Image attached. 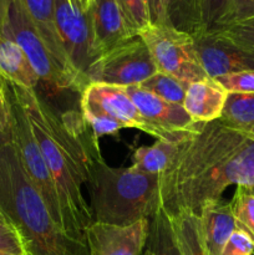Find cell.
Segmentation results:
<instances>
[{
  "mask_svg": "<svg viewBox=\"0 0 254 255\" xmlns=\"http://www.w3.org/2000/svg\"><path fill=\"white\" fill-rule=\"evenodd\" d=\"M0 207L21 237L26 255H91L86 242L52 219L25 173L11 136L0 146Z\"/></svg>",
  "mask_w": 254,
  "mask_h": 255,
  "instance_id": "3957f363",
  "label": "cell"
},
{
  "mask_svg": "<svg viewBox=\"0 0 254 255\" xmlns=\"http://www.w3.org/2000/svg\"><path fill=\"white\" fill-rule=\"evenodd\" d=\"M211 31L218 32L238 46L254 52V17L238 22V24L222 27V29L211 30Z\"/></svg>",
  "mask_w": 254,
  "mask_h": 255,
  "instance_id": "83f0119b",
  "label": "cell"
},
{
  "mask_svg": "<svg viewBox=\"0 0 254 255\" xmlns=\"http://www.w3.org/2000/svg\"><path fill=\"white\" fill-rule=\"evenodd\" d=\"M141 255H153V254H152V252L149 251V249H147V251H144Z\"/></svg>",
  "mask_w": 254,
  "mask_h": 255,
  "instance_id": "f35d334b",
  "label": "cell"
},
{
  "mask_svg": "<svg viewBox=\"0 0 254 255\" xmlns=\"http://www.w3.org/2000/svg\"><path fill=\"white\" fill-rule=\"evenodd\" d=\"M125 90L143 119L159 131L164 141L179 143L203 126V122L193 121L183 105L164 101L138 85L127 86Z\"/></svg>",
  "mask_w": 254,
  "mask_h": 255,
  "instance_id": "30bf717a",
  "label": "cell"
},
{
  "mask_svg": "<svg viewBox=\"0 0 254 255\" xmlns=\"http://www.w3.org/2000/svg\"><path fill=\"white\" fill-rule=\"evenodd\" d=\"M148 233L149 219L125 227L92 222L84 232L91 255H141Z\"/></svg>",
  "mask_w": 254,
  "mask_h": 255,
  "instance_id": "4fadbf2b",
  "label": "cell"
},
{
  "mask_svg": "<svg viewBox=\"0 0 254 255\" xmlns=\"http://www.w3.org/2000/svg\"><path fill=\"white\" fill-rule=\"evenodd\" d=\"M177 152V143L157 139L151 146H142L132 154V168L146 174L163 173Z\"/></svg>",
  "mask_w": 254,
  "mask_h": 255,
  "instance_id": "ffe728a7",
  "label": "cell"
},
{
  "mask_svg": "<svg viewBox=\"0 0 254 255\" xmlns=\"http://www.w3.org/2000/svg\"><path fill=\"white\" fill-rule=\"evenodd\" d=\"M10 126V102L6 92L5 79L0 75V132H5Z\"/></svg>",
  "mask_w": 254,
  "mask_h": 255,
  "instance_id": "836d02e7",
  "label": "cell"
},
{
  "mask_svg": "<svg viewBox=\"0 0 254 255\" xmlns=\"http://www.w3.org/2000/svg\"><path fill=\"white\" fill-rule=\"evenodd\" d=\"M227 0H202V31L209 30L221 19Z\"/></svg>",
  "mask_w": 254,
  "mask_h": 255,
  "instance_id": "1f68e13d",
  "label": "cell"
},
{
  "mask_svg": "<svg viewBox=\"0 0 254 255\" xmlns=\"http://www.w3.org/2000/svg\"><path fill=\"white\" fill-rule=\"evenodd\" d=\"M228 94L212 77L189 85L186 90L183 107L196 122L216 121L221 119Z\"/></svg>",
  "mask_w": 254,
  "mask_h": 255,
  "instance_id": "e0dca14e",
  "label": "cell"
},
{
  "mask_svg": "<svg viewBox=\"0 0 254 255\" xmlns=\"http://www.w3.org/2000/svg\"><path fill=\"white\" fill-rule=\"evenodd\" d=\"M76 1L79 2L80 5H81V7H82V9L87 10V9H89V6H90V2H91V0H76Z\"/></svg>",
  "mask_w": 254,
  "mask_h": 255,
  "instance_id": "74e56055",
  "label": "cell"
},
{
  "mask_svg": "<svg viewBox=\"0 0 254 255\" xmlns=\"http://www.w3.org/2000/svg\"><path fill=\"white\" fill-rule=\"evenodd\" d=\"M138 86H141L142 89L151 92V94L156 95L157 97L164 100V101L183 105L187 89L181 82L177 81L174 77L169 76V75L157 71L156 74L152 75L149 79H147Z\"/></svg>",
  "mask_w": 254,
  "mask_h": 255,
  "instance_id": "d4e9b609",
  "label": "cell"
},
{
  "mask_svg": "<svg viewBox=\"0 0 254 255\" xmlns=\"http://www.w3.org/2000/svg\"><path fill=\"white\" fill-rule=\"evenodd\" d=\"M168 24L196 35L202 31V0H166Z\"/></svg>",
  "mask_w": 254,
  "mask_h": 255,
  "instance_id": "603a6c76",
  "label": "cell"
},
{
  "mask_svg": "<svg viewBox=\"0 0 254 255\" xmlns=\"http://www.w3.org/2000/svg\"><path fill=\"white\" fill-rule=\"evenodd\" d=\"M202 67L208 77L254 70V52L238 46L221 34L211 30L192 35Z\"/></svg>",
  "mask_w": 254,
  "mask_h": 255,
  "instance_id": "7c38bea8",
  "label": "cell"
},
{
  "mask_svg": "<svg viewBox=\"0 0 254 255\" xmlns=\"http://www.w3.org/2000/svg\"><path fill=\"white\" fill-rule=\"evenodd\" d=\"M10 1H11V0H0V37H1L2 27H4L5 20H6Z\"/></svg>",
  "mask_w": 254,
  "mask_h": 255,
  "instance_id": "e575fe53",
  "label": "cell"
},
{
  "mask_svg": "<svg viewBox=\"0 0 254 255\" xmlns=\"http://www.w3.org/2000/svg\"><path fill=\"white\" fill-rule=\"evenodd\" d=\"M0 75L26 89L36 90L40 84V77L24 50L6 37H0Z\"/></svg>",
  "mask_w": 254,
  "mask_h": 255,
  "instance_id": "ac0fdd59",
  "label": "cell"
},
{
  "mask_svg": "<svg viewBox=\"0 0 254 255\" xmlns=\"http://www.w3.org/2000/svg\"><path fill=\"white\" fill-rule=\"evenodd\" d=\"M143 1L148 10L151 25H154V26L169 25L168 19H167L166 0H143Z\"/></svg>",
  "mask_w": 254,
  "mask_h": 255,
  "instance_id": "d6a6232c",
  "label": "cell"
},
{
  "mask_svg": "<svg viewBox=\"0 0 254 255\" xmlns=\"http://www.w3.org/2000/svg\"><path fill=\"white\" fill-rule=\"evenodd\" d=\"M252 188H253V191H254V187H252Z\"/></svg>",
  "mask_w": 254,
  "mask_h": 255,
  "instance_id": "60d3db41",
  "label": "cell"
},
{
  "mask_svg": "<svg viewBox=\"0 0 254 255\" xmlns=\"http://www.w3.org/2000/svg\"><path fill=\"white\" fill-rule=\"evenodd\" d=\"M20 2L26 14L29 15L34 26L36 27L40 37L54 59L56 66L71 82L75 91L82 92V90L85 89L84 82L70 65L57 34L56 25H55V0H20Z\"/></svg>",
  "mask_w": 254,
  "mask_h": 255,
  "instance_id": "5bb4252c",
  "label": "cell"
},
{
  "mask_svg": "<svg viewBox=\"0 0 254 255\" xmlns=\"http://www.w3.org/2000/svg\"><path fill=\"white\" fill-rule=\"evenodd\" d=\"M81 114L97 139H100V137L105 136V134H116L117 132L125 128L120 122L104 116V115L84 114V112H81Z\"/></svg>",
  "mask_w": 254,
  "mask_h": 255,
  "instance_id": "f546056e",
  "label": "cell"
},
{
  "mask_svg": "<svg viewBox=\"0 0 254 255\" xmlns=\"http://www.w3.org/2000/svg\"><path fill=\"white\" fill-rule=\"evenodd\" d=\"M254 17V0H227L221 19L209 30L222 29Z\"/></svg>",
  "mask_w": 254,
  "mask_h": 255,
  "instance_id": "4316f807",
  "label": "cell"
},
{
  "mask_svg": "<svg viewBox=\"0 0 254 255\" xmlns=\"http://www.w3.org/2000/svg\"><path fill=\"white\" fill-rule=\"evenodd\" d=\"M236 219L237 228L246 232L254 242V191L252 187L237 186L229 202Z\"/></svg>",
  "mask_w": 254,
  "mask_h": 255,
  "instance_id": "cb8c5ba5",
  "label": "cell"
},
{
  "mask_svg": "<svg viewBox=\"0 0 254 255\" xmlns=\"http://www.w3.org/2000/svg\"><path fill=\"white\" fill-rule=\"evenodd\" d=\"M157 71L169 75L184 87L208 77L202 67L193 36L169 25H149L139 32Z\"/></svg>",
  "mask_w": 254,
  "mask_h": 255,
  "instance_id": "8992f818",
  "label": "cell"
},
{
  "mask_svg": "<svg viewBox=\"0 0 254 255\" xmlns=\"http://www.w3.org/2000/svg\"><path fill=\"white\" fill-rule=\"evenodd\" d=\"M55 25L70 65L86 87L87 70L96 60L90 9L76 0H55Z\"/></svg>",
  "mask_w": 254,
  "mask_h": 255,
  "instance_id": "9c48e42d",
  "label": "cell"
},
{
  "mask_svg": "<svg viewBox=\"0 0 254 255\" xmlns=\"http://www.w3.org/2000/svg\"><path fill=\"white\" fill-rule=\"evenodd\" d=\"M156 72L148 47L142 37L136 35L97 57L87 70L86 80L87 85L127 87L141 85Z\"/></svg>",
  "mask_w": 254,
  "mask_h": 255,
  "instance_id": "52a82bcc",
  "label": "cell"
},
{
  "mask_svg": "<svg viewBox=\"0 0 254 255\" xmlns=\"http://www.w3.org/2000/svg\"><path fill=\"white\" fill-rule=\"evenodd\" d=\"M9 137H10L9 129H7V131H5V132H0V146H1V144L4 143V142L6 141Z\"/></svg>",
  "mask_w": 254,
  "mask_h": 255,
  "instance_id": "8d00e7d4",
  "label": "cell"
},
{
  "mask_svg": "<svg viewBox=\"0 0 254 255\" xmlns=\"http://www.w3.org/2000/svg\"><path fill=\"white\" fill-rule=\"evenodd\" d=\"M26 114L42 157L56 186L67 231L85 241V229L92 223L82 187L87 184V158L82 142L85 119L81 112L59 114L36 90L7 81Z\"/></svg>",
  "mask_w": 254,
  "mask_h": 255,
  "instance_id": "7a4b0ae2",
  "label": "cell"
},
{
  "mask_svg": "<svg viewBox=\"0 0 254 255\" xmlns=\"http://www.w3.org/2000/svg\"><path fill=\"white\" fill-rule=\"evenodd\" d=\"M229 186L254 187V138L218 119L177 143L171 164L158 174L159 203L169 216L198 213Z\"/></svg>",
  "mask_w": 254,
  "mask_h": 255,
  "instance_id": "6da1fadb",
  "label": "cell"
},
{
  "mask_svg": "<svg viewBox=\"0 0 254 255\" xmlns=\"http://www.w3.org/2000/svg\"><path fill=\"white\" fill-rule=\"evenodd\" d=\"M219 120L254 138V94L228 95Z\"/></svg>",
  "mask_w": 254,
  "mask_h": 255,
  "instance_id": "44dd1931",
  "label": "cell"
},
{
  "mask_svg": "<svg viewBox=\"0 0 254 255\" xmlns=\"http://www.w3.org/2000/svg\"><path fill=\"white\" fill-rule=\"evenodd\" d=\"M116 2L124 15L127 27L133 35H138L151 25L148 10L143 0H116Z\"/></svg>",
  "mask_w": 254,
  "mask_h": 255,
  "instance_id": "484cf974",
  "label": "cell"
},
{
  "mask_svg": "<svg viewBox=\"0 0 254 255\" xmlns=\"http://www.w3.org/2000/svg\"><path fill=\"white\" fill-rule=\"evenodd\" d=\"M81 112L104 115L120 122L125 128H137L154 138L163 139L159 131L143 119L125 87L89 84L81 92Z\"/></svg>",
  "mask_w": 254,
  "mask_h": 255,
  "instance_id": "8fae6325",
  "label": "cell"
},
{
  "mask_svg": "<svg viewBox=\"0 0 254 255\" xmlns=\"http://www.w3.org/2000/svg\"><path fill=\"white\" fill-rule=\"evenodd\" d=\"M5 85H6V92L10 102L9 132L10 136H11L12 143H14L17 154H19L22 167H24L25 173H26L27 178L30 179L32 186L35 187V189L40 193L41 198L44 199L52 219L64 231L69 233L64 214H62L59 196H57L56 186H55L51 173L47 168L46 162L42 157L39 144H37L34 133H32L31 126H30L26 114H25L20 102L15 97V95L10 90L6 80H5Z\"/></svg>",
  "mask_w": 254,
  "mask_h": 255,
  "instance_id": "5b68a950",
  "label": "cell"
},
{
  "mask_svg": "<svg viewBox=\"0 0 254 255\" xmlns=\"http://www.w3.org/2000/svg\"><path fill=\"white\" fill-rule=\"evenodd\" d=\"M221 255H254V242L248 234L237 228L224 246Z\"/></svg>",
  "mask_w": 254,
  "mask_h": 255,
  "instance_id": "4dcf8cb0",
  "label": "cell"
},
{
  "mask_svg": "<svg viewBox=\"0 0 254 255\" xmlns=\"http://www.w3.org/2000/svg\"><path fill=\"white\" fill-rule=\"evenodd\" d=\"M217 82L228 95L231 94H254V70L233 72L216 77Z\"/></svg>",
  "mask_w": 254,
  "mask_h": 255,
  "instance_id": "f1b7e54d",
  "label": "cell"
},
{
  "mask_svg": "<svg viewBox=\"0 0 254 255\" xmlns=\"http://www.w3.org/2000/svg\"><path fill=\"white\" fill-rule=\"evenodd\" d=\"M87 186L92 222L129 226L151 219L161 208L158 176L109 166L99 143L87 151Z\"/></svg>",
  "mask_w": 254,
  "mask_h": 255,
  "instance_id": "277c9868",
  "label": "cell"
},
{
  "mask_svg": "<svg viewBox=\"0 0 254 255\" xmlns=\"http://www.w3.org/2000/svg\"><path fill=\"white\" fill-rule=\"evenodd\" d=\"M11 229H15V227L12 226V223L10 222V219L7 218V216L4 213V211L1 209V207H0V233L11 231Z\"/></svg>",
  "mask_w": 254,
  "mask_h": 255,
  "instance_id": "d590c367",
  "label": "cell"
},
{
  "mask_svg": "<svg viewBox=\"0 0 254 255\" xmlns=\"http://www.w3.org/2000/svg\"><path fill=\"white\" fill-rule=\"evenodd\" d=\"M1 37L12 40L24 50L37 76L40 77V82L47 87L49 91H75L71 82L56 66L20 0L10 1Z\"/></svg>",
  "mask_w": 254,
  "mask_h": 255,
  "instance_id": "ba28073f",
  "label": "cell"
},
{
  "mask_svg": "<svg viewBox=\"0 0 254 255\" xmlns=\"http://www.w3.org/2000/svg\"><path fill=\"white\" fill-rule=\"evenodd\" d=\"M147 249L153 255H182L176 241L171 218L163 208H159L149 219Z\"/></svg>",
  "mask_w": 254,
  "mask_h": 255,
  "instance_id": "7402d4cb",
  "label": "cell"
},
{
  "mask_svg": "<svg viewBox=\"0 0 254 255\" xmlns=\"http://www.w3.org/2000/svg\"><path fill=\"white\" fill-rule=\"evenodd\" d=\"M199 231L209 255H221L224 246L237 229L229 202L208 201L198 211Z\"/></svg>",
  "mask_w": 254,
  "mask_h": 255,
  "instance_id": "2e32d148",
  "label": "cell"
},
{
  "mask_svg": "<svg viewBox=\"0 0 254 255\" xmlns=\"http://www.w3.org/2000/svg\"><path fill=\"white\" fill-rule=\"evenodd\" d=\"M89 9L96 59L129 37L136 36L127 27L116 0H91Z\"/></svg>",
  "mask_w": 254,
  "mask_h": 255,
  "instance_id": "9a60e30c",
  "label": "cell"
},
{
  "mask_svg": "<svg viewBox=\"0 0 254 255\" xmlns=\"http://www.w3.org/2000/svg\"><path fill=\"white\" fill-rule=\"evenodd\" d=\"M0 255H14V254H9V253H4V252H0Z\"/></svg>",
  "mask_w": 254,
  "mask_h": 255,
  "instance_id": "ab89813d",
  "label": "cell"
},
{
  "mask_svg": "<svg viewBox=\"0 0 254 255\" xmlns=\"http://www.w3.org/2000/svg\"><path fill=\"white\" fill-rule=\"evenodd\" d=\"M169 218L182 255H209L202 241L198 213L181 209L171 214Z\"/></svg>",
  "mask_w": 254,
  "mask_h": 255,
  "instance_id": "d6986e66",
  "label": "cell"
}]
</instances>
